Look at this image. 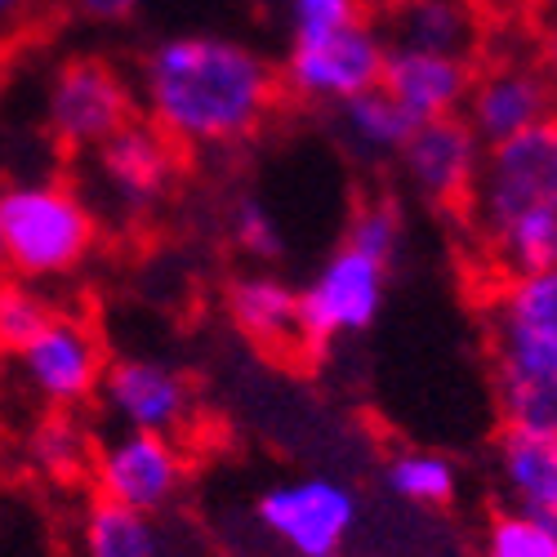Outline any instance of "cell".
Masks as SVG:
<instances>
[{
    "label": "cell",
    "instance_id": "obj_1",
    "mask_svg": "<svg viewBox=\"0 0 557 557\" xmlns=\"http://www.w3.org/2000/svg\"><path fill=\"white\" fill-rule=\"evenodd\" d=\"M134 95L183 152L242 148L282 103V76L259 45L227 32H170L152 40L134 72Z\"/></svg>",
    "mask_w": 557,
    "mask_h": 557
},
{
    "label": "cell",
    "instance_id": "obj_2",
    "mask_svg": "<svg viewBox=\"0 0 557 557\" xmlns=\"http://www.w3.org/2000/svg\"><path fill=\"white\" fill-rule=\"evenodd\" d=\"M463 214L504 276L557 268V112L486 148Z\"/></svg>",
    "mask_w": 557,
    "mask_h": 557
},
{
    "label": "cell",
    "instance_id": "obj_3",
    "mask_svg": "<svg viewBox=\"0 0 557 557\" xmlns=\"http://www.w3.org/2000/svg\"><path fill=\"white\" fill-rule=\"evenodd\" d=\"M5 268L23 282H63L81 272L99 242V214L63 178H14L0 188Z\"/></svg>",
    "mask_w": 557,
    "mask_h": 557
},
{
    "label": "cell",
    "instance_id": "obj_4",
    "mask_svg": "<svg viewBox=\"0 0 557 557\" xmlns=\"http://www.w3.org/2000/svg\"><path fill=\"white\" fill-rule=\"evenodd\" d=\"M85 161V201L112 223H148L174 197L183 174V148L152 125L129 121Z\"/></svg>",
    "mask_w": 557,
    "mask_h": 557
},
{
    "label": "cell",
    "instance_id": "obj_5",
    "mask_svg": "<svg viewBox=\"0 0 557 557\" xmlns=\"http://www.w3.org/2000/svg\"><path fill=\"white\" fill-rule=\"evenodd\" d=\"M134 112H138L134 81L99 54L63 59L50 72L45 95H40L45 138L67 157H89L99 144H108L116 129L138 121Z\"/></svg>",
    "mask_w": 557,
    "mask_h": 557
},
{
    "label": "cell",
    "instance_id": "obj_6",
    "mask_svg": "<svg viewBox=\"0 0 557 557\" xmlns=\"http://www.w3.org/2000/svg\"><path fill=\"white\" fill-rule=\"evenodd\" d=\"M255 522L290 557H344L361 527V495L335 473L282 478L255 495Z\"/></svg>",
    "mask_w": 557,
    "mask_h": 557
},
{
    "label": "cell",
    "instance_id": "obj_7",
    "mask_svg": "<svg viewBox=\"0 0 557 557\" xmlns=\"http://www.w3.org/2000/svg\"><path fill=\"white\" fill-rule=\"evenodd\" d=\"M384 59H388L384 23L361 18L344 32H331V36L290 40L286 59L276 63V76H282V95L290 103L335 112L339 103L380 85Z\"/></svg>",
    "mask_w": 557,
    "mask_h": 557
},
{
    "label": "cell",
    "instance_id": "obj_8",
    "mask_svg": "<svg viewBox=\"0 0 557 557\" xmlns=\"http://www.w3.org/2000/svg\"><path fill=\"white\" fill-rule=\"evenodd\" d=\"M388 263L361 255L352 246H335L317 272L299 286V331L304 348L321 352L339 339H357L380 321L388 299Z\"/></svg>",
    "mask_w": 557,
    "mask_h": 557
},
{
    "label": "cell",
    "instance_id": "obj_9",
    "mask_svg": "<svg viewBox=\"0 0 557 557\" xmlns=\"http://www.w3.org/2000/svg\"><path fill=\"white\" fill-rule=\"evenodd\" d=\"M188 478H193V459L178 446V437L116 429L112 437L95 442L85 482L95 495H108L125 508H138V513L165 518L170 508H178Z\"/></svg>",
    "mask_w": 557,
    "mask_h": 557
},
{
    "label": "cell",
    "instance_id": "obj_10",
    "mask_svg": "<svg viewBox=\"0 0 557 557\" xmlns=\"http://www.w3.org/2000/svg\"><path fill=\"white\" fill-rule=\"evenodd\" d=\"M495 375H557V268L504 276L486 304Z\"/></svg>",
    "mask_w": 557,
    "mask_h": 557
},
{
    "label": "cell",
    "instance_id": "obj_11",
    "mask_svg": "<svg viewBox=\"0 0 557 557\" xmlns=\"http://www.w3.org/2000/svg\"><path fill=\"white\" fill-rule=\"evenodd\" d=\"M18 361V380L23 388L45 406V410H81L85 401L99 397L103 384V344L95 335L85 317L76 312H54L50 326H45L23 352H14Z\"/></svg>",
    "mask_w": 557,
    "mask_h": 557
},
{
    "label": "cell",
    "instance_id": "obj_12",
    "mask_svg": "<svg viewBox=\"0 0 557 557\" xmlns=\"http://www.w3.org/2000/svg\"><path fill=\"white\" fill-rule=\"evenodd\" d=\"M103 414L116 429L183 437L197 420V388L178 366L157 357H116L103 370L99 397Z\"/></svg>",
    "mask_w": 557,
    "mask_h": 557
},
{
    "label": "cell",
    "instance_id": "obj_13",
    "mask_svg": "<svg viewBox=\"0 0 557 557\" xmlns=\"http://www.w3.org/2000/svg\"><path fill=\"white\" fill-rule=\"evenodd\" d=\"M482 157H486V144L473 134L469 121L437 116V121H420L410 129L406 148L397 157V170L406 178V188L424 206L455 210L469 201L473 183L482 174Z\"/></svg>",
    "mask_w": 557,
    "mask_h": 557
},
{
    "label": "cell",
    "instance_id": "obj_14",
    "mask_svg": "<svg viewBox=\"0 0 557 557\" xmlns=\"http://www.w3.org/2000/svg\"><path fill=\"white\" fill-rule=\"evenodd\" d=\"M557 112V89L548 85V76L540 72V63H522V59H499L478 67L473 89L463 99V121L473 125V134L482 144H504L540 121H548Z\"/></svg>",
    "mask_w": 557,
    "mask_h": 557
},
{
    "label": "cell",
    "instance_id": "obj_15",
    "mask_svg": "<svg viewBox=\"0 0 557 557\" xmlns=\"http://www.w3.org/2000/svg\"><path fill=\"white\" fill-rule=\"evenodd\" d=\"M473 76H478L473 59L414 50V45H393L388 40L380 89H388V95L410 112V121H437V116H459L463 112Z\"/></svg>",
    "mask_w": 557,
    "mask_h": 557
},
{
    "label": "cell",
    "instance_id": "obj_16",
    "mask_svg": "<svg viewBox=\"0 0 557 557\" xmlns=\"http://www.w3.org/2000/svg\"><path fill=\"white\" fill-rule=\"evenodd\" d=\"M227 304V321L242 339H250L263 352H290L304 348V331H299V290L286 282L282 272H242L232 276V286L223 295Z\"/></svg>",
    "mask_w": 557,
    "mask_h": 557
},
{
    "label": "cell",
    "instance_id": "obj_17",
    "mask_svg": "<svg viewBox=\"0 0 557 557\" xmlns=\"http://www.w3.org/2000/svg\"><path fill=\"white\" fill-rule=\"evenodd\" d=\"M67 557H174V544L161 518L89 491L67 527Z\"/></svg>",
    "mask_w": 557,
    "mask_h": 557
},
{
    "label": "cell",
    "instance_id": "obj_18",
    "mask_svg": "<svg viewBox=\"0 0 557 557\" xmlns=\"http://www.w3.org/2000/svg\"><path fill=\"white\" fill-rule=\"evenodd\" d=\"M384 32L393 45L473 59L482 45V10L469 0H393L384 10Z\"/></svg>",
    "mask_w": 557,
    "mask_h": 557
},
{
    "label": "cell",
    "instance_id": "obj_19",
    "mask_svg": "<svg viewBox=\"0 0 557 557\" xmlns=\"http://www.w3.org/2000/svg\"><path fill=\"white\" fill-rule=\"evenodd\" d=\"M495 482L508 508L557 518V437L504 429L495 442Z\"/></svg>",
    "mask_w": 557,
    "mask_h": 557
},
{
    "label": "cell",
    "instance_id": "obj_20",
    "mask_svg": "<svg viewBox=\"0 0 557 557\" xmlns=\"http://www.w3.org/2000/svg\"><path fill=\"white\" fill-rule=\"evenodd\" d=\"M335 134H339V144L366 161V165H388L401 157L406 148V138L410 129L420 125V121H410V112L388 95V89H366V95L339 103L335 112Z\"/></svg>",
    "mask_w": 557,
    "mask_h": 557
},
{
    "label": "cell",
    "instance_id": "obj_21",
    "mask_svg": "<svg viewBox=\"0 0 557 557\" xmlns=\"http://www.w3.org/2000/svg\"><path fill=\"white\" fill-rule=\"evenodd\" d=\"M384 491L406 508H446L459 495L455 459L429 446H401L384 459Z\"/></svg>",
    "mask_w": 557,
    "mask_h": 557
},
{
    "label": "cell",
    "instance_id": "obj_22",
    "mask_svg": "<svg viewBox=\"0 0 557 557\" xmlns=\"http://www.w3.org/2000/svg\"><path fill=\"white\" fill-rule=\"evenodd\" d=\"M89 459H95V437L85 433L76 410H50L27 437V463L36 469V478L54 486L85 482Z\"/></svg>",
    "mask_w": 557,
    "mask_h": 557
},
{
    "label": "cell",
    "instance_id": "obj_23",
    "mask_svg": "<svg viewBox=\"0 0 557 557\" xmlns=\"http://www.w3.org/2000/svg\"><path fill=\"white\" fill-rule=\"evenodd\" d=\"M0 557H67L50 504L27 486H0Z\"/></svg>",
    "mask_w": 557,
    "mask_h": 557
},
{
    "label": "cell",
    "instance_id": "obj_24",
    "mask_svg": "<svg viewBox=\"0 0 557 557\" xmlns=\"http://www.w3.org/2000/svg\"><path fill=\"white\" fill-rule=\"evenodd\" d=\"M495 406L508 433L557 437V375H495Z\"/></svg>",
    "mask_w": 557,
    "mask_h": 557
},
{
    "label": "cell",
    "instance_id": "obj_25",
    "mask_svg": "<svg viewBox=\"0 0 557 557\" xmlns=\"http://www.w3.org/2000/svg\"><path fill=\"white\" fill-rule=\"evenodd\" d=\"M478 557H557V518L504 504L478 535Z\"/></svg>",
    "mask_w": 557,
    "mask_h": 557
},
{
    "label": "cell",
    "instance_id": "obj_26",
    "mask_svg": "<svg viewBox=\"0 0 557 557\" xmlns=\"http://www.w3.org/2000/svg\"><path fill=\"white\" fill-rule=\"evenodd\" d=\"M59 312V304L36 282L5 272L0 276V352H23Z\"/></svg>",
    "mask_w": 557,
    "mask_h": 557
},
{
    "label": "cell",
    "instance_id": "obj_27",
    "mask_svg": "<svg viewBox=\"0 0 557 557\" xmlns=\"http://www.w3.org/2000/svg\"><path fill=\"white\" fill-rule=\"evenodd\" d=\"M344 246L361 250V255H375L388 268L397 263V255L406 250V214L393 197H370L352 210L348 227H344Z\"/></svg>",
    "mask_w": 557,
    "mask_h": 557
},
{
    "label": "cell",
    "instance_id": "obj_28",
    "mask_svg": "<svg viewBox=\"0 0 557 557\" xmlns=\"http://www.w3.org/2000/svg\"><path fill=\"white\" fill-rule=\"evenodd\" d=\"M227 232H232V246H237L242 255H250L255 263H272L286 250L282 223H276V214L255 193H242L227 206Z\"/></svg>",
    "mask_w": 557,
    "mask_h": 557
},
{
    "label": "cell",
    "instance_id": "obj_29",
    "mask_svg": "<svg viewBox=\"0 0 557 557\" xmlns=\"http://www.w3.org/2000/svg\"><path fill=\"white\" fill-rule=\"evenodd\" d=\"M282 10H286L290 40L331 36V32H344L361 18H370L366 0H282Z\"/></svg>",
    "mask_w": 557,
    "mask_h": 557
},
{
    "label": "cell",
    "instance_id": "obj_30",
    "mask_svg": "<svg viewBox=\"0 0 557 557\" xmlns=\"http://www.w3.org/2000/svg\"><path fill=\"white\" fill-rule=\"evenodd\" d=\"M59 14V0H0V59L27 45L36 32H45Z\"/></svg>",
    "mask_w": 557,
    "mask_h": 557
},
{
    "label": "cell",
    "instance_id": "obj_31",
    "mask_svg": "<svg viewBox=\"0 0 557 557\" xmlns=\"http://www.w3.org/2000/svg\"><path fill=\"white\" fill-rule=\"evenodd\" d=\"M138 10H144V0H59V14H67L85 27H121Z\"/></svg>",
    "mask_w": 557,
    "mask_h": 557
},
{
    "label": "cell",
    "instance_id": "obj_32",
    "mask_svg": "<svg viewBox=\"0 0 557 557\" xmlns=\"http://www.w3.org/2000/svg\"><path fill=\"white\" fill-rule=\"evenodd\" d=\"M540 72L548 76V85L557 89V14L544 23V32H540Z\"/></svg>",
    "mask_w": 557,
    "mask_h": 557
},
{
    "label": "cell",
    "instance_id": "obj_33",
    "mask_svg": "<svg viewBox=\"0 0 557 557\" xmlns=\"http://www.w3.org/2000/svg\"><path fill=\"white\" fill-rule=\"evenodd\" d=\"M473 10H491V5H504V0H469Z\"/></svg>",
    "mask_w": 557,
    "mask_h": 557
},
{
    "label": "cell",
    "instance_id": "obj_34",
    "mask_svg": "<svg viewBox=\"0 0 557 557\" xmlns=\"http://www.w3.org/2000/svg\"><path fill=\"white\" fill-rule=\"evenodd\" d=\"M10 268H5V237H0V276H5Z\"/></svg>",
    "mask_w": 557,
    "mask_h": 557
},
{
    "label": "cell",
    "instance_id": "obj_35",
    "mask_svg": "<svg viewBox=\"0 0 557 557\" xmlns=\"http://www.w3.org/2000/svg\"><path fill=\"white\" fill-rule=\"evenodd\" d=\"M366 5H370V10H388V5H393V0H366Z\"/></svg>",
    "mask_w": 557,
    "mask_h": 557
},
{
    "label": "cell",
    "instance_id": "obj_36",
    "mask_svg": "<svg viewBox=\"0 0 557 557\" xmlns=\"http://www.w3.org/2000/svg\"><path fill=\"white\" fill-rule=\"evenodd\" d=\"M540 5H544V10H553V14H557V0H540Z\"/></svg>",
    "mask_w": 557,
    "mask_h": 557
}]
</instances>
